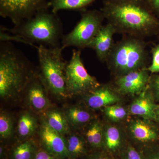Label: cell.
<instances>
[{
	"label": "cell",
	"instance_id": "6da1fadb",
	"mask_svg": "<svg viewBox=\"0 0 159 159\" xmlns=\"http://www.w3.org/2000/svg\"><path fill=\"white\" fill-rule=\"evenodd\" d=\"M101 11L116 33L144 39L159 27L157 17L145 0H103Z\"/></svg>",
	"mask_w": 159,
	"mask_h": 159
},
{
	"label": "cell",
	"instance_id": "7a4b0ae2",
	"mask_svg": "<svg viewBox=\"0 0 159 159\" xmlns=\"http://www.w3.org/2000/svg\"><path fill=\"white\" fill-rule=\"evenodd\" d=\"M10 31L20 41L31 45L38 43L48 48L61 47L64 35L62 23L57 13L50 11L49 8L14 25Z\"/></svg>",
	"mask_w": 159,
	"mask_h": 159
},
{
	"label": "cell",
	"instance_id": "3957f363",
	"mask_svg": "<svg viewBox=\"0 0 159 159\" xmlns=\"http://www.w3.org/2000/svg\"><path fill=\"white\" fill-rule=\"evenodd\" d=\"M27 57L11 45L1 42L0 96L3 99L16 97L25 90L35 73L30 70Z\"/></svg>",
	"mask_w": 159,
	"mask_h": 159
},
{
	"label": "cell",
	"instance_id": "277c9868",
	"mask_svg": "<svg viewBox=\"0 0 159 159\" xmlns=\"http://www.w3.org/2000/svg\"><path fill=\"white\" fill-rule=\"evenodd\" d=\"M147 44L143 39L124 35L115 43L105 62L119 76L146 68Z\"/></svg>",
	"mask_w": 159,
	"mask_h": 159
},
{
	"label": "cell",
	"instance_id": "5b68a950",
	"mask_svg": "<svg viewBox=\"0 0 159 159\" xmlns=\"http://www.w3.org/2000/svg\"><path fill=\"white\" fill-rule=\"evenodd\" d=\"M39 63V76L46 89L60 97H69L66 84V70L67 62L62 57L61 47L36 48Z\"/></svg>",
	"mask_w": 159,
	"mask_h": 159
},
{
	"label": "cell",
	"instance_id": "8992f818",
	"mask_svg": "<svg viewBox=\"0 0 159 159\" xmlns=\"http://www.w3.org/2000/svg\"><path fill=\"white\" fill-rule=\"evenodd\" d=\"M105 19L102 11L84 10L81 11V18L74 29L63 36L61 48L75 47L80 49L89 48L96 37Z\"/></svg>",
	"mask_w": 159,
	"mask_h": 159
},
{
	"label": "cell",
	"instance_id": "52a82bcc",
	"mask_svg": "<svg viewBox=\"0 0 159 159\" xmlns=\"http://www.w3.org/2000/svg\"><path fill=\"white\" fill-rule=\"evenodd\" d=\"M66 79L69 97L89 93L101 85L85 69L80 50L73 51L66 68Z\"/></svg>",
	"mask_w": 159,
	"mask_h": 159
},
{
	"label": "cell",
	"instance_id": "ba28073f",
	"mask_svg": "<svg viewBox=\"0 0 159 159\" xmlns=\"http://www.w3.org/2000/svg\"><path fill=\"white\" fill-rule=\"evenodd\" d=\"M49 0H0V15L17 25L43 9L50 8Z\"/></svg>",
	"mask_w": 159,
	"mask_h": 159
},
{
	"label": "cell",
	"instance_id": "9c48e42d",
	"mask_svg": "<svg viewBox=\"0 0 159 159\" xmlns=\"http://www.w3.org/2000/svg\"><path fill=\"white\" fill-rule=\"evenodd\" d=\"M39 136L42 148L58 159H69L66 139L44 121L40 127Z\"/></svg>",
	"mask_w": 159,
	"mask_h": 159
},
{
	"label": "cell",
	"instance_id": "30bf717a",
	"mask_svg": "<svg viewBox=\"0 0 159 159\" xmlns=\"http://www.w3.org/2000/svg\"><path fill=\"white\" fill-rule=\"evenodd\" d=\"M146 68L119 76L116 81L117 90L123 94H141L148 87L149 76Z\"/></svg>",
	"mask_w": 159,
	"mask_h": 159
},
{
	"label": "cell",
	"instance_id": "8fae6325",
	"mask_svg": "<svg viewBox=\"0 0 159 159\" xmlns=\"http://www.w3.org/2000/svg\"><path fill=\"white\" fill-rule=\"evenodd\" d=\"M25 89L31 108L39 112H45L48 108L50 102L46 94V88L39 74H34Z\"/></svg>",
	"mask_w": 159,
	"mask_h": 159
},
{
	"label": "cell",
	"instance_id": "7c38bea8",
	"mask_svg": "<svg viewBox=\"0 0 159 159\" xmlns=\"http://www.w3.org/2000/svg\"><path fill=\"white\" fill-rule=\"evenodd\" d=\"M116 34L113 26L107 23L102 25L98 34L93 40L89 48L94 50L98 59L104 62L113 47V36Z\"/></svg>",
	"mask_w": 159,
	"mask_h": 159
},
{
	"label": "cell",
	"instance_id": "4fadbf2b",
	"mask_svg": "<svg viewBox=\"0 0 159 159\" xmlns=\"http://www.w3.org/2000/svg\"><path fill=\"white\" fill-rule=\"evenodd\" d=\"M87 94V104L89 107L93 109L106 107L117 102L119 99L108 87L101 85Z\"/></svg>",
	"mask_w": 159,
	"mask_h": 159
},
{
	"label": "cell",
	"instance_id": "5bb4252c",
	"mask_svg": "<svg viewBox=\"0 0 159 159\" xmlns=\"http://www.w3.org/2000/svg\"><path fill=\"white\" fill-rule=\"evenodd\" d=\"M146 89L141 93L140 97L130 106V112L134 115L140 116L148 119H156L155 110L157 106Z\"/></svg>",
	"mask_w": 159,
	"mask_h": 159
},
{
	"label": "cell",
	"instance_id": "9a60e30c",
	"mask_svg": "<svg viewBox=\"0 0 159 159\" xmlns=\"http://www.w3.org/2000/svg\"><path fill=\"white\" fill-rule=\"evenodd\" d=\"M44 121L50 128L61 135L69 134V124L65 114L57 109H52L46 112Z\"/></svg>",
	"mask_w": 159,
	"mask_h": 159
},
{
	"label": "cell",
	"instance_id": "2e32d148",
	"mask_svg": "<svg viewBox=\"0 0 159 159\" xmlns=\"http://www.w3.org/2000/svg\"><path fill=\"white\" fill-rule=\"evenodd\" d=\"M130 129L134 137L140 142H151L157 139L156 130L150 124L144 120L133 121L130 124Z\"/></svg>",
	"mask_w": 159,
	"mask_h": 159
},
{
	"label": "cell",
	"instance_id": "e0dca14e",
	"mask_svg": "<svg viewBox=\"0 0 159 159\" xmlns=\"http://www.w3.org/2000/svg\"><path fill=\"white\" fill-rule=\"evenodd\" d=\"M95 0H49L50 8L52 11L57 13L61 10H85Z\"/></svg>",
	"mask_w": 159,
	"mask_h": 159
},
{
	"label": "cell",
	"instance_id": "ac0fdd59",
	"mask_svg": "<svg viewBox=\"0 0 159 159\" xmlns=\"http://www.w3.org/2000/svg\"><path fill=\"white\" fill-rule=\"evenodd\" d=\"M69 159H77L86 153L85 141L77 134H72L66 139Z\"/></svg>",
	"mask_w": 159,
	"mask_h": 159
},
{
	"label": "cell",
	"instance_id": "d6986e66",
	"mask_svg": "<svg viewBox=\"0 0 159 159\" xmlns=\"http://www.w3.org/2000/svg\"><path fill=\"white\" fill-rule=\"evenodd\" d=\"M36 128L37 122L33 115L28 112L22 114L17 125L18 134L20 138L25 139L31 137Z\"/></svg>",
	"mask_w": 159,
	"mask_h": 159
},
{
	"label": "cell",
	"instance_id": "ffe728a7",
	"mask_svg": "<svg viewBox=\"0 0 159 159\" xmlns=\"http://www.w3.org/2000/svg\"><path fill=\"white\" fill-rule=\"evenodd\" d=\"M66 116L70 125L78 126L86 124L90 121L92 115L89 112L76 106H72L67 109Z\"/></svg>",
	"mask_w": 159,
	"mask_h": 159
},
{
	"label": "cell",
	"instance_id": "44dd1931",
	"mask_svg": "<svg viewBox=\"0 0 159 159\" xmlns=\"http://www.w3.org/2000/svg\"><path fill=\"white\" fill-rule=\"evenodd\" d=\"M38 147L33 141L26 140L12 149L11 159H32Z\"/></svg>",
	"mask_w": 159,
	"mask_h": 159
},
{
	"label": "cell",
	"instance_id": "7402d4cb",
	"mask_svg": "<svg viewBox=\"0 0 159 159\" xmlns=\"http://www.w3.org/2000/svg\"><path fill=\"white\" fill-rule=\"evenodd\" d=\"M87 141L93 148H99L102 145V130L99 122H96L91 124L86 133Z\"/></svg>",
	"mask_w": 159,
	"mask_h": 159
},
{
	"label": "cell",
	"instance_id": "603a6c76",
	"mask_svg": "<svg viewBox=\"0 0 159 159\" xmlns=\"http://www.w3.org/2000/svg\"><path fill=\"white\" fill-rule=\"evenodd\" d=\"M105 142L107 147L109 150L114 151L119 147L121 136L116 127L110 126L107 129L105 133Z\"/></svg>",
	"mask_w": 159,
	"mask_h": 159
},
{
	"label": "cell",
	"instance_id": "cb8c5ba5",
	"mask_svg": "<svg viewBox=\"0 0 159 159\" xmlns=\"http://www.w3.org/2000/svg\"><path fill=\"white\" fill-rule=\"evenodd\" d=\"M13 122L11 117L6 113L0 115V136L2 139H9L13 132Z\"/></svg>",
	"mask_w": 159,
	"mask_h": 159
},
{
	"label": "cell",
	"instance_id": "d4e9b609",
	"mask_svg": "<svg viewBox=\"0 0 159 159\" xmlns=\"http://www.w3.org/2000/svg\"><path fill=\"white\" fill-rule=\"evenodd\" d=\"M105 113L108 118L115 121L123 119L127 114L125 109L122 107L117 105L106 107Z\"/></svg>",
	"mask_w": 159,
	"mask_h": 159
},
{
	"label": "cell",
	"instance_id": "484cf974",
	"mask_svg": "<svg viewBox=\"0 0 159 159\" xmlns=\"http://www.w3.org/2000/svg\"><path fill=\"white\" fill-rule=\"evenodd\" d=\"M152 60L147 70L152 73L159 72V44L155 46L152 51Z\"/></svg>",
	"mask_w": 159,
	"mask_h": 159
},
{
	"label": "cell",
	"instance_id": "4316f807",
	"mask_svg": "<svg viewBox=\"0 0 159 159\" xmlns=\"http://www.w3.org/2000/svg\"><path fill=\"white\" fill-rule=\"evenodd\" d=\"M32 159H58L41 147L38 148Z\"/></svg>",
	"mask_w": 159,
	"mask_h": 159
},
{
	"label": "cell",
	"instance_id": "83f0119b",
	"mask_svg": "<svg viewBox=\"0 0 159 159\" xmlns=\"http://www.w3.org/2000/svg\"><path fill=\"white\" fill-rule=\"evenodd\" d=\"M145 3L157 17H159V0H145Z\"/></svg>",
	"mask_w": 159,
	"mask_h": 159
},
{
	"label": "cell",
	"instance_id": "f1b7e54d",
	"mask_svg": "<svg viewBox=\"0 0 159 159\" xmlns=\"http://www.w3.org/2000/svg\"><path fill=\"white\" fill-rule=\"evenodd\" d=\"M127 159H142L139 152L134 148H130L127 151Z\"/></svg>",
	"mask_w": 159,
	"mask_h": 159
},
{
	"label": "cell",
	"instance_id": "f546056e",
	"mask_svg": "<svg viewBox=\"0 0 159 159\" xmlns=\"http://www.w3.org/2000/svg\"><path fill=\"white\" fill-rule=\"evenodd\" d=\"M152 85L157 97L159 98V75L157 76L154 78L152 81Z\"/></svg>",
	"mask_w": 159,
	"mask_h": 159
},
{
	"label": "cell",
	"instance_id": "4dcf8cb0",
	"mask_svg": "<svg viewBox=\"0 0 159 159\" xmlns=\"http://www.w3.org/2000/svg\"><path fill=\"white\" fill-rule=\"evenodd\" d=\"M6 148L2 145H1L0 147V157L1 159H4L6 158Z\"/></svg>",
	"mask_w": 159,
	"mask_h": 159
},
{
	"label": "cell",
	"instance_id": "1f68e13d",
	"mask_svg": "<svg viewBox=\"0 0 159 159\" xmlns=\"http://www.w3.org/2000/svg\"><path fill=\"white\" fill-rule=\"evenodd\" d=\"M155 112L156 115V119L159 121V105L157 106Z\"/></svg>",
	"mask_w": 159,
	"mask_h": 159
},
{
	"label": "cell",
	"instance_id": "d6a6232c",
	"mask_svg": "<svg viewBox=\"0 0 159 159\" xmlns=\"http://www.w3.org/2000/svg\"><path fill=\"white\" fill-rule=\"evenodd\" d=\"M89 159H108L107 158L105 157H104L101 156H97L93 157Z\"/></svg>",
	"mask_w": 159,
	"mask_h": 159
},
{
	"label": "cell",
	"instance_id": "836d02e7",
	"mask_svg": "<svg viewBox=\"0 0 159 159\" xmlns=\"http://www.w3.org/2000/svg\"><path fill=\"white\" fill-rule=\"evenodd\" d=\"M152 159H159V154H157Z\"/></svg>",
	"mask_w": 159,
	"mask_h": 159
}]
</instances>
